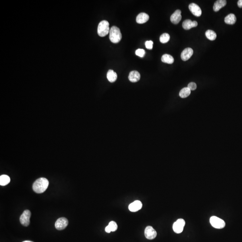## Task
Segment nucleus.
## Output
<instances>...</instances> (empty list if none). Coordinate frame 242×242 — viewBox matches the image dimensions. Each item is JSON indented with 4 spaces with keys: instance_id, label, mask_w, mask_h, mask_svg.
<instances>
[{
    "instance_id": "nucleus-4",
    "label": "nucleus",
    "mask_w": 242,
    "mask_h": 242,
    "mask_svg": "<svg viewBox=\"0 0 242 242\" xmlns=\"http://www.w3.org/2000/svg\"><path fill=\"white\" fill-rule=\"evenodd\" d=\"M210 223L212 227L216 229H222L226 226L225 222L222 219L216 216L211 217Z\"/></svg>"
},
{
    "instance_id": "nucleus-27",
    "label": "nucleus",
    "mask_w": 242,
    "mask_h": 242,
    "mask_svg": "<svg viewBox=\"0 0 242 242\" xmlns=\"http://www.w3.org/2000/svg\"><path fill=\"white\" fill-rule=\"evenodd\" d=\"M187 88H189V89L191 90H195L197 88V85H196L195 83L194 82H191V83H189L188 84V87Z\"/></svg>"
},
{
    "instance_id": "nucleus-21",
    "label": "nucleus",
    "mask_w": 242,
    "mask_h": 242,
    "mask_svg": "<svg viewBox=\"0 0 242 242\" xmlns=\"http://www.w3.org/2000/svg\"><path fill=\"white\" fill-rule=\"evenodd\" d=\"M10 181V178L7 175H2L0 176V185L1 186L7 185L9 183Z\"/></svg>"
},
{
    "instance_id": "nucleus-16",
    "label": "nucleus",
    "mask_w": 242,
    "mask_h": 242,
    "mask_svg": "<svg viewBox=\"0 0 242 242\" xmlns=\"http://www.w3.org/2000/svg\"><path fill=\"white\" fill-rule=\"evenodd\" d=\"M118 229V225L115 221L109 222V225L105 227V232L110 233L111 232H114Z\"/></svg>"
},
{
    "instance_id": "nucleus-26",
    "label": "nucleus",
    "mask_w": 242,
    "mask_h": 242,
    "mask_svg": "<svg viewBox=\"0 0 242 242\" xmlns=\"http://www.w3.org/2000/svg\"><path fill=\"white\" fill-rule=\"evenodd\" d=\"M145 47L148 49H152L153 47V42L152 40L147 41L145 42Z\"/></svg>"
},
{
    "instance_id": "nucleus-6",
    "label": "nucleus",
    "mask_w": 242,
    "mask_h": 242,
    "mask_svg": "<svg viewBox=\"0 0 242 242\" xmlns=\"http://www.w3.org/2000/svg\"><path fill=\"white\" fill-rule=\"evenodd\" d=\"M185 225V222L184 220L183 219H179L173 224V231L175 233L180 234L183 232Z\"/></svg>"
},
{
    "instance_id": "nucleus-2",
    "label": "nucleus",
    "mask_w": 242,
    "mask_h": 242,
    "mask_svg": "<svg viewBox=\"0 0 242 242\" xmlns=\"http://www.w3.org/2000/svg\"><path fill=\"white\" fill-rule=\"evenodd\" d=\"M109 39L112 43H118L122 39V34L120 29L116 26H113L110 29L109 32Z\"/></svg>"
},
{
    "instance_id": "nucleus-20",
    "label": "nucleus",
    "mask_w": 242,
    "mask_h": 242,
    "mask_svg": "<svg viewBox=\"0 0 242 242\" xmlns=\"http://www.w3.org/2000/svg\"><path fill=\"white\" fill-rule=\"evenodd\" d=\"M161 61L164 63L171 64L174 62V58L173 57L169 54H164L161 57Z\"/></svg>"
},
{
    "instance_id": "nucleus-17",
    "label": "nucleus",
    "mask_w": 242,
    "mask_h": 242,
    "mask_svg": "<svg viewBox=\"0 0 242 242\" xmlns=\"http://www.w3.org/2000/svg\"><path fill=\"white\" fill-rule=\"evenodd\" d=\"M226 4V1L225 0H218L215 2L214 5V11L217 12L220 9L224 7Z\"/></svg>"
},
{
    "instance_id": "nucleus-10",
    "label": "nucleus",
    "mask_w": 242,
    "mask_h": 242,
    "mask_svg": "<svg viewBox=\"0 0 242 242\" xmlns=\"http://www.w3.org/2000/svg\"><path fill=\"white\" fill-rule=\"evenodd\" d=\"M143 206L142 202L140 200H135L129 205V210L132 212H135L141 210Z\"/></svg>"
},
{
    "instance_id": "nucleus-18",
    "label": "nucleus",
    "mask_w": 242,
    "mask_h": 242,
    "mask_svg": "<svg viewBox=\"0 0 242 242\" xmlns=\"http://www.w3.org/2000/svg\"><path fill=\"white\" fill-rule=\"evenodd\" d=\"M118 75L112 69H109L107 74V78L109 82L111 83L115 82L117 79Z\"/></svg>"
},
{
    "instance_id": "nucleus-28",
    "label": "nucleus",
    "mask_w": 242,
    "mask_h": 242,
    "mask_svg": "<svg viewBox=\"0 0 242 242\" xmlns=\"http://www.w3.org/2000/svg\"><path fill=\"white\" fill-rule=\"evenodd\" d=\"M238 5L239 8H242V0H239L238 1Z\"/></svg>"
},
{
    "instance_id": "nucleus-14",
    "label": "nucleus",
    "mask_w": 242,
    "mask_h": 242,
    "mask_svg": "<svg viewBox=\"0 0 242 242\" xmlns=\"http://www.w3.org/2000/svg\"><path fill=\"white\" fill-rule=\"evenodd\" d=\"M149 16L145 13H140L136 17V21L138 24H143L149 20Z\"/></svg>"
},
{
    "instance_id": "nucleus-3",
    "label": "nucleus",
    "mask_w": 242,
    "mask_h": 242,
    "mask_svg": "<svg viewBox=\"0 0 242 242\" xmlns=\"http://www.w3.org/2000/svg\"><path fill=\"white\" fill-rule=\"evenodd\" d=\"M110 28L108 22L103 20L98 25L97 33L100 37H104L109 33Z\"/></svg>"
},
{
    "instance_id": "nucleus-24",
    "label": "nucleus",
    "mask_w": 242,
    "mask_h": 242,
    "mask_svg": "<svg viewBox=\"0 0 242 242\" xmlns=\"http://www.w3.org/2000/svg\"><path fill=\"white\" fill-rule=\"evenodd\" d=\"M170 39V35L168 33H164L160 36V41L161 43L164 44V43H167L169 41Z\"/></svg>"
},
{
    "instance_id": "nucleus-15",
    "label": "nucleus",
    "mask_w": 242,
    "mask_h": 242,
    "mask_svg": "<svg viewBox=\"0 0 242 242\" xmlns=\"http://www.w3.org/2000/svg\"><path fill=\"white\" fill-rule=\"evenodd\" d=\"M128 79L131 82L135 83L138 82L140 79V74L137 71H132L129 74Z\"/></svg>"
},
{
    "instance_id": "nucleus-12",
    "label": "nucleus",
    "mask_w": 242,
    "mask_h": 242,
    "mask_svg": "<svg viewBox=\"0 0 242 242\" xmlns=\"http://www.w3.org/2000/svg\"><path fill=\"white\" fill-rule=\"evenodd\" d=\"M193 54V50L192 49L190 48L185 49L181 53V59L184 61H187L191 57Z\"/></svg>"
},
{
    "instance_id": "nucleus-25",
    "label": "nucleus",
    "mask_w": 242,
    "mask_h": 242,
    "mask_svg": "<svg viewBox=\"0 0 242 242\" xmlns=\"http://www.w3.org/2000/svg\"><path fill=\"white\" fill-rule=\"evenodd\" d=\"M145 51L144 49H139L135 51V54L140 57H143L145 55Z\"/></svg>"
},
{
    "instance_id": "nucleus-11",
    "label": "nucleus",
    "mask_w": 242,
    "mask_h": 242,
    "mask_svg": "<svg viewBox=\"0 0 242 242\" xmlns=\"http://www.w3.org/2000/svg\"><path fill=\"white\" fill-rule=\"evenodd\" d=\"M182 19L181 11L179 9H177L172 14L171 17V21L172 23L175 24H177L179 23Z\"/></svg>"
},
{
    "instance_id": "nucleus-29",
    "label": "nucleus",
    "mask_w": 242,
    "mask_h": 242,
    "mask_svg": "<svg viewBox=\"0 0 242 242\" xmlns=\"http://www.w3.org/2000/svg\"><path fill=\"white\" fill-rule=\"evenodd\" d=\"M32 242V241H24V242Z\"/></svg>"
},
{
    "instance_id": "nucleus-8",
    "label": "nucleus",
    "mask_w": 242,
    "mask_h": 242,
    "mask_svg": "<svg viewBox=\"0 0 242 242\" xmlns=\"http://www.w3.org/2000/svg\"><path fill=\"white\" fill-rule=\"evenodd\" d=\"M68 224V221L66 218H58L55 224V228L59 231L64 230Z\"/></svg>"
},
{
    "instance_id": "nucleus-1",
    "label": "nucleus",
    "mask_w": 242,
    "mask_h": 242,
    "mask_svg": "<svg viewBox=\"0 0 242 242\" xmlns=\"http://www.w3.org/2000/svg\"><path fill=\"white\" fill-rule=\"evenodd\" d=\"M49 182L46 178H40L37 179L33 183V190L36 193H42L46 191L48 187Z\"/></svg>"
},
{
    "instance_id": "nucleus-19",
    "label": "nucleus",
    "mask_w": 242,
    "mask_h": 242,
    "mask_svg": "<svg viewBox=\"0 0 242 242\" xmlns=\"http://www.w3.org/2000/svg\"><path fill=\"white\" fill-rule=\"evenodd\" d=\"M236 22V17L233 13H230L225 17V22L227 24L233 25Z\"/></svg>"
},
{
    "instance_id": "nucleus-7",
    "label": "nucleus",
    "mask_w": 242,
    "mask_h": 242,
    "mask_svg": "<svg viewBox=\"0 0 242 242\" xmlns=\"http://www.w3.org/2000/svg\"><path fill=\"white\" fill-rule=\"evenodd\" d=\"M144 235L147 239L152 240L156 237L157 233L154 228L151 226H148L144 231Z\"/></svg>"
},
{
    "instance_id": "nucleus-5",
    "label": "nucleus",
    "mask_w": 242,
    "mask_h": 242,
    "mask_svg": "<svg viewBox=\"0 0 242 242\" xmlns=\"http://www.w3.org/2000/svg\"><path fill=\"white\" fill-rule=\"evenodd\" d=\"M31 212L29 210H25L20 217V222L22 225L28 226L30 224Z\"/></svg>"
},
{
    "instance_id": "nucleus-22",
    "label": "nucleus",
    "mask_w": 242,
    "mask_h": 242,
    "mask_svg": "<svg viewBox=\"0 0 242 242\" xmlns=\"http://www.w3.org/2000/svg\"><path fill=\"white\" fill-rule=\"evenodd\" d=\"M191 90L187 87L184 88L180 91L179 96L182 98H185L188 97L191 94Z\"/></svg>"
},
{
    "instance_id": "nucleus-23",
    "label": "nucleus",
    "mask_w": 242,
    "mask_h": 242,
    "mask_svg": "<svg viewBox=\"0 0 242 242\" xmlns=\"http://www.w3.org/2000/svg\"><path fill=\"white\" fill-rule=\"evenodd\" d=\"M205 36L208 40H210L212 41L214 40L217 37L216 33L214 31L210 30H208L206 32Z\"/></svg>"
},
{
    "instance_id": "nucleus-13",
    "label": "nucleus",
    "mask_w": 242,
    "mask_h": 242,
    "mask_svg": "<svg viewBox=\"0 0 242 242\" xmlns=\"http://www.w3.org/2000/svg\"><path fill=\"white\" fill-rule=\"evenodd\" d=\"M197 25H198V23L197 22L195 21H192L191 20H185L183 22V24H182L183 28L186 30H189L191 28L197 27Z\"/></svg>"
},
{
    "instance_id": "nucleus-9",
    "label": "nucleus",
    "mask_w": 242,
    "mask_h": 242,
    "mask_svg": "<svg viewBox=\"0 0 242 242\" xmlns=\"http://www.w3.org/2000/svg\"><path fill=\"white\" fill-rule=\"evenodd\" d=\"M189 9L190 11L195 16L200 17L201 16L202 11L201 9L195 3H192L190 4L189 5Z\"/></svg>"
}]
</instances>
